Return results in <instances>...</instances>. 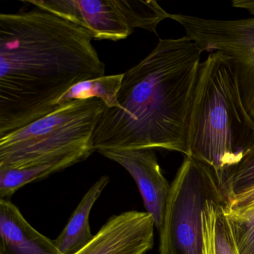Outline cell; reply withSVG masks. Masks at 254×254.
<instances>
[{
	"mask_svg": "<svg viewBox=\"0 0 254 254\" xmlns=\"http://www.w3.org/2000/svg\"><path fill=\"white\" fill-rule=\"evenodd\" d=\"M227 199H209L202 212V254H240L226 212Z\"/></svg>",
	"mask_w": 254,
	"mask_h": 254,
	"instance_id": "obj_13",
	"label": "cell"
},
{
	"mask_svg": "<svg viewBox=\"0 0 254 254\" xmlns=\"http://www.w3.org/2000/svg\"><path fill=\"white\" fill-rule=\"evenodd\" d=\"M124 73L108 75L82 81L71 87L58 100L57 108L74 100L97 98L105 102L108 108H120L117 99Z\"/></svg>",
	"mask_w": 254,
	"mask_h": 254,
	"instance_id": "obj_14",
	"label": "cell"
},
{
	"mask_svg": "<svg viewBox=\"0 0 254 254\" xmlns=\"http://www.w3.org/2000/svg\"><path fill=\"white\" fill-rule=\"evenodd\" d=\"M94 152L93 148L90 147L44 163L19 168L0 167V199H10L23 186L84 161Z\"/></svg>",
	"mask_w": 254,
	"mask_h": 254,
	"instance_id": "obj_11",
	"label": "cell"
},
{
	"mask_svg": "<svg viewBox=\"0 0 254 254\" xmlns=\"http://www.w3.org/2000/svg\"><path fill=\"white\" fill-rule=\"evenodd\" d=\"M221 197L227 199L215 172L192 157H184L171 184L159 230L160 254H202V212L207 200Z\"/></svg>",
	"mask_w": 254,
	"mask_h": 254,
	"instance_id": "obj_5",
	"label": "cell"
},
{
	"mask_svg": "<svg viewBox=\"0 0 254 254\" xmlns=\"http://www.w3.org/2000/svg\"><path fill=\"white\" fill-rule=\"evenodd\" d=\"M253 187H254V144L227 175L222 184V191L228 200L233 196Z\"/></svg>",
	"mask_w": 254,
	"mask_h": 254,
	"instance_id": "obj_16",
	"label": "cell"
},
{
	"mask_svg": "<svg viewBox=\"0 0 254 254\" xmlns=\"http://www.w3.org/2000/svg\"><path fill=\"white\" fill-rule=\"evenodd\" d=\"M169 19L184 28L202 53L221 52L229 58L242 102L254 120V17L227 20L170 14Z\"/></svg>",
	"mask_w": 254,
	"mask_h": 254,
	"instance_id": "obj_6",
	"label": "cell"
},
{
	"mask_svg": "<svg viewBox=\"0 0 254 254\" xmlns=\"http://www.w3.org/2000/svg\"><path fill=\"white\" fill-rule=\"evenodd\" d=\"M226 212L233 228L239 254H254V211L242 213L231 210L226 206Z\"/></svg>",
	"mask_w": 254,
	"mask_h": 254,
	"instance_id": "obj_17",
	"label": "cell"
},
{
	"mask_svg": "<svg viewBox=\"0 0 254 254\" xmlns=\"http://www.w3.org/2000/svg\"><path fill=\"white\" fill-rule=\"evenodd\" d=\"M99 154L123 166L133 178L146 212L152 215L159 231L163 224L171 184L163 175L154 150H111Z\"/></svg>",
	"mask_w": 254,
	"mask_h": 254,
	"instance_id": "obj_9",
	"label": "cell"
},
{
	"mask_svg": "<svg viewBox=\"0 0 254 254\" xmlns=\"http://www.w3.org/2000/svg\"><path fill=\"white\" fill-rule=\"evenodd\" d=\"M109 181V178L105 175L90 187L62 233L54 240L62 254H75L93 240L95 235L92 233L90 229V212Z\"/></svg>",
	"mask_w": 254,
	"mask_h": 254,
	"instance_id": "obj_12",
	"label": "cell"
},
{
	"mask_svg": "<svg viewBox=\"0 0 254 254\" xmlns=\"http://www.w3.org/2000/svg\"><path fill=\"white\" fill-rule=\"evenodd\" d=\"M155 222L147 212L114 215L93 240L75 254H145L154 244Z\"/></svg>",
	"mask_w": 254,
	"mask_h": 254,
	"instance_id": "obj_8",
	"label": "cell"
},
{
	"mask_svg": "<svg viewBox=\"0 0 254 254\" xmlns=\"http://www.w3.org/2000/svg\"><path fill=\"white\" fill-rule=\"evenodd\" d=\"M187 138L188 157L209 166L221 187L254 144V120L242 102L229 58L221 52L200 63Z\"/></svg>",
	"mask_w": 254,
	"mask_h": 254,
	"instance_id": "obj_3",
	"label": "cell"
},
{
	"mask_svg": "<svg viewBox=\"0 0 254 254\" xmlns=\"http://www.w3.org/2000/svg\"><path fill=\"white\" fill-rule=\"evenodd\" d=\"M0 254H62L41 234L10 199H0Z\"/></svg>",
	"mask_w": 254,
	"mask_h": 254,
	"instance_id": "obj_10",
	"label": "cell"
},
{
	"mask_svg": "<svg viewBox=\"0 0 254 254\" xmlns=\"http://www.w3.org/2000/svg\"><path fill=\"white\" fill-rule=\"evenodd\" d=\"M227 208L237 212L254 211V187L245 190L227 200Z\"/></svg>",
	"mask_w": 254,
	"mask_h": 254,
	"instance_id": "obj_18",
	"label": "cell"
},
{
	"mask_svg": "<svg viewBox=\"0 0 254 254\" xmlns=\"http://www.w3.org/2000/svg\"><path fill=\"white\" fill-rule=\"evenodd\" d=\"M92 40L40 8L0 14V138L56 111L75 84L105 76Z\"/></svg>",
	"mask_w": 254,
	"mask_h": 254,
	"instance_id": "obj_1",
	"label": "cell"
},
{
	"mask_svg": "<svg viewBox=\"0 0 254 254\" xmlns=\"http://www.w3.org/2000/svg\"><path fill=\"white\" fill-rule=\"evenodd\" d=\"M202 52L187 36L160 39L124 73L117 99L95 129V151L163 149L188 157L189 117Z\"/></svg>",
	"mask_w": 254,
	"mask_h": 254,
	"instance_id": "obj_2",
	"label": "cell"
},
{
	"mask_svg": "<svg viewBox=\"0 0 254 254\" xmlns=\"http://www.w3.org/2000/svg\"><path fill=\"white\" fill-rule=\"evenodd\" d=\"M107 108L97 98L72 101L5 135L0 138V167H23L93 148L95 129Z\"/></svg>",
	"mask_w": 254,
	"mask_h": 254,
	"instance_id": "obj_4",
	"label": "cell"
},
{
	"mask_svg": "<svg viewBox=\"0 0 254 254\" xmlns=\"http://www.w3.org/2000/svg\"><path fill=\"white\" fill-rule=\"evenodd\" d=\"M86 29L93 39L118 41L133 32L120 0H23Z\"/></svg>",
	"mask_w": 254,
	"mask_h": 254,
	"instance_id": "obj_7",
	"label": "cell"
},
{
	"mask_svg": "<svg viewBox=\"0 0 254 254\" xmlns=\"http://www.w3.org/2000/svg\"><path fill=\"white\" fill-rule=\"evenodd\" d=\"M122 9L132 29H145L157 33V28L170 14L156 1H127L120 0Z\"/></svg>",
	"mask_w": 254,
	"mask_h": 254,
	"instance_id": "obj_15",
	"label": "cell"
}]
</instances>
